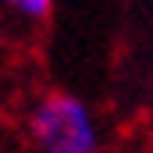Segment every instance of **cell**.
Returning a JSON list of instances; mask_svg holds the SVG:
<instances>
[{"label":"cell","instance_id":"3","mask_svg":"<svg viewBox=\"0 0 153 153\" xmlns=\"http://www.w3.org/2000/svg\"><path fill=\"white\" fill-rule=\"evenodd\" d=\"M0 32H4V22H0Z\"/></svg>","mask_w":153,"mask_h":153},{"label":"cell","instance_id":"2","mask_svg":"<svg viewBox=\"0 0 153 153\" xmlns=\"http://www.w3.org/2000/svg\"><path fill=\"white\" fill-rule=\"evenodd\" d=\"M4 4H11V7H14L18 14H25V18H46L53 0H4Z\"/></svg>","mask_w":153,"mask_h":153},{"label":"cell","instance_id":"1","mask_svg":"<svg viewBox=\"0 0 153 153\" xmlns=\"http://www.w3.org/2000/svg\"><path fill=\"white\" fill-rule=\"evenodd\" d=\"M29 132L39 153H96L100 146L93 111L71 93L43 96L29 114Z\"/></svg>","mask_w":153,"mask_h":153}]
</instances>
